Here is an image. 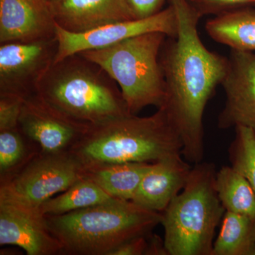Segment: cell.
<instances>
[{"label":"cell","mask_w":255,"mask_h":255,"mask_svg":"<svg viewBox=\"0 0 255 255\" xmlns=\"http://www.w3.org/2000/svg\"><path fill=\"white\" fill-rule=\"evenodd\" d=\"M49 1L52 3L53 2V1H56V0H49Z\"/></svg>","instance_id":"f1b7e54d"},{"label":"cell","mask_w":255,"mask_h":255,"mask_svg":"<svg viewBox=\"0 0 255 255\" xmlns=\"http://www.w3.org/2000/svg\"><path fill=\"white\" fill-rule=\"evenodd\" d=\"M149 234L137 236L125 242L114 250L110 255H147Z\"/></svg>","instance_id":"484cf974"},{"label":"cell","mask_w":255,"mask_h":255,"mask_svg":"<svg viewBox=\"0 0 255 255\" xmlns=\"http://www.w3.org/2000/svg\"><path fill=\"white\" fill-rule=\"evenodd\" d=\"M215 186L226 211L255 217V192L232 166H223L216 172Z\"/></svg>","instance_id":"d6986e66"},{"label":"cell","mask_w":255,"mask_h":255,"mask_svg":"<svg viewBox=\"0 0 255 255\" xmlns=\"http://www.w3.org/2000/svg\"><path fill=\"white\" fill-rule=\"evenodd\" d=\"M178 27L177 15L172 5L150 18L117 21L82 33L67 31L56 24L58 49L54 63L68 55L106 48L144 33L160 32L167 37H176Z\"/></svg>","instance_id":"9c48e42d"},{"label":"cell","mask_w":255,"mask_h":255,"mask_svg":"<svg viewBox=\"0 0 255 255\" xmlns=\"http://www.w3.org/2000/svg\"><path fill=\"white\" fill-rule=\"evenodd\" d=\"M90 127L65 117L37 93L23 99L18 127L42 153L69 152Z\"/></svg>","instance_id":"30bf717a"},{"label":"cell","mask_w":255,"mask_h":255,"mask_svg":"<svg viewBox=\"0 0 255 255\" xmlns=\"http://www.w3.org/2000/svg\"><path fill=\"white\" fill-rule=\"evenodd\" d=\"M19 127L0 130V180H9L40 152L30 149Z\"/></svg>","instance_id":"44dd1931"},{"label":"cell","mask_w":255,"mask_h":255,"mask_svg":"<svg viewBox=\"0 0 255 255\" xmlns=\"http://www.w3.org/2000/svg\"><path fill=\"white\" fill-rule=\"evenodd\" d=\"M84 167L153 163L182 155V143L162 109L149 117L127 116L91 126L70 150Z\"/></svg>","instance_id":"3957f363"},{"label":"cell","mask_w":255,"mask_h":255,"mask_svg":"<svg viewBox=\"0 0 255 255\" xmlns=\"http://www.w3.org/2000/svg\"><path fill=\"white\" fill-rule=\"evenodd\" d=\"M213 255H255V217L226 211Z\"/></svg>","instance_id":"ac0fdd59"},{"label":"cell","mask_w":255,"mask_h":255,"mask_svg":"<svg viewBox=\"0 0 255 255\" xmlns=\"http://www.w3.org/2000/svg\"><path fill=\"white\" fill-rule=\"evenodd\" d=\"M56 36L0 45V94L24 99L36 93L41 79L54 63Z\"/></svg>","instance_id":"ba28073f"},{"label":"cell","mask_w":255,"mask_h":255,"mask_svg":"<svg viewBox=\"0 0 255 255\" xmlns=\"http://www.w3.org/2000/svg\"><path fill=\"white\" fill-rule=\"evenodd\" d=\"M150 165L147 162H119L83 166L84 178L90 179L115 199L131 200Z\"/></svg>","instance_id":"2e32d148"},{"label":"cell","mask_w":255,"mask_h":255,"mask_svg":"<svg viewBox=\"0 0 255 255\" xmlns=\"http://www.w3.org/2000/svg\"><path fill=\"white\" fill-rule=\"evenodd\" d=\"M170 5L176 10L178 33L167 37L160 53L166 85L162 109L182 143L189 163L202 162L205 152L204 115L206 105L221 85L228 58L211 51L199 37L200 18L185 0Z\"/></svg>","instance_id":"6da1fadb"},{"label":"cell","mask_w":255,"mask_h":255,"mask_svg":"<svg viewBox=\"0 0 255 255\" xmlns=\"http://www.w3.org/2000/svg\"><path fill=\"white\" fill-rule=\"evenodd\" d=\"M212 162L194 164L185 187L162 213L169 255H213L216 231L226 210L220 201Z\"/></svg>","instance_id":"5b68a950"},{"label":"cell","mask_w":255,"mask_h":255,"mask_svg":"<svg viewBox=\"0 0 255 255\" xmlns=\"http://www.w3.org/2000/svg\"><path fill=\"white\" fill-rule=\"evenodd\" d=\"M167 1H168L169 2V4H170V3H172V1H175V0H167Z\"/></svg>","instance_id":"83f0119b"},{"label":"cell","mask_w":255,"mask_h":255,"mask_svg":"<svg viewBox=\"0 0 255 255\" xmlns=\"http://www.w3.org/2000/svg\"><path fill=\"white\" fill-rule=\"evenodd\" d=\"M199 18L219 16L235 10L255 8V0H185Z\"/></svg>","instance_id":"603a6c76"},{"label":"cell","mask_w":255,"mask_h":255,"mask_svg":"<svg viewBox=\"0 0 255 255\" xmlns=\"http://www.w3.org/2000/svg\"><path fill=\"white\" fill-rule=\"evenodd\" d=\"M206 31L217 43L231 49L255 51V9L245 8L214 16Z\"/></svg>","instance_id":"e0dca14e"},{"label":"cell","mask_w":255,"mask_h":255,"mask_svg":"<svg viewBox=\"0 0 255 255\" xmlns=\"http://www.w3.org/2000/svg\"><path fill=\"white\" fill-rule=\"evenodd\" d=\"M149 246L147 255H169L164 246V240L157 235L149 234Z\"/></svg>","instance_id":"4316f807"},{"label":"cell","mask_w":255,"mask_h":255,"mask_svg":"<svg viewBox=\"0 0 255 255\" xmlns=\"http://www.w3.org/2000/svg\"><path fill=\"white\" fill-rule=\"evenodd\" d=\"M182 155L151 163L131 201L145 209L162 213L182 191L191 166Z\"/></svg>","instance_id":"5bb4252c"},{"label":"cell","mask_w":255,"mask_h":255,"mask_svg":"<svg viewBox=\"0 0 255 255\" xmlns=\"http://www.w3.org/2000/svg\"><path fill=\"white\" fill-rule=\"evenodd\" d=\"M231 165L248 179L255 192V134L248 128H235L228 148Z\"/></svg>","instance_id":"7402d4cb"},{"label":"cell","mask_w":255,"mask_h":255,"mask_svg":"<svg viewBox=\"0 0 255 255\" xmlns=\"http://www.w3.org/2000/svg\"><path fill=\"white\" fill-rule=\"evenodd\" d=\"M49 0H0V44L56 36Z\"/></svg>","instance_id":"4fadbf2b"},{"label":"cell","mask_w":255,"mask_h":255,"mask_svg":"<svg viewBox=\"0 0 255 255\" xmlns=\"http://www.w3.org/2000/svg\"><path fill=\"white\" fill-rule=\"evenodd\" d=\"M167 35L144 33L80 54L100 65L117 82L130 113L163 105L166 85L160 53Z\"/></svg>","instance_id":"8992f818"},{"label":"cell","mask_w":255,"mask_h":255,"mask_svg":"<svg viewBox=\"0 0 255 255\" xmlns=\"http://www.w3.org/2000/svg\"><path fill=\"white\" fill-rule=\"evenodd\" d=\"M36 93L65 117L86 125L132 114L117 82L100 65L80 53L53 63Z\"/></svg>","instance_id":"7a4b0ae2"},{"label":"cell","mask_w":255,"mask_h":255,"mask_svg":"<svg viewBox=\"0 0 255 255\" xmlns=\"http://www.w3.org/2000/svg\"><path fill=\"white\" fill-rule=\"evenodd\" d=\"M52 6L57 24L72 33L133 19L124 0H56Z\"/></svg>","instance_id":"9a60e30c"},{"label":"cell","mask_w":255,"mask_h":255,"mask_svg":"<svg viewBox=\"0 0 255 255\" xmlns=\"http://www.w3.org/2000/svg\"><path fill=\"white\" fill-rule=\"evenodd\" d=\"M46 217L50 232L63 245V254L110 255L125 242L151 233L161 224L162 215L131 200L114 199Z\"/></svg>","instance_id":"277c9868"},{"label":"cell","mask_w":255,"mask_h":255,"mask_svg":"<svg viewBox=\"0 0 255 255\" xmlns=\"http://www.w3.org/2000/svg\"><path fill=\"white\" fill-rule=\"evenodd\" d=\"M228 58L227 73L221 83L226 102L218 127H246L255 134V53L231 49Z\"/></svg>","instance_id":"8fae6325"},{"label":"cell","mask_w":255,"mask_h":255,"mask_svg":"<svg viewBox=\"0 0 255 255\" xmlns=\"http://www.w3.org/2000/svg\"><path fill=\"white\" fill-rule=\"evenodd\" d=\"M83 178V164L70 151L39 152L14 177L1 183L0 204L40 209L48 199Z\"/></svg>","instance_id":"52a82bcc"},{"label":"cell","mask_w":255,"mask_h":255,"mask_svg":"<svg viewBox=\"0 0 255 255\" xmlns=\"http://www.w3.org/2000/svg\"><path fill=\"white\" fill-rule=\"evenodd\" d=\"M0 246L18 247L28 255H55L63 251L39 209L8 204H0Z\"/></svg>","instance_id":"7c38bea8"},{"label":"cell","mask_w":255,"mask_h":255,"mask_svg":"<svg viewBox=\"0 0 255 255\" xmlns=\"http://www.w3.org/2000/svg\"><path fill=\"white\" fill-rule=\"evenodd\" d=\"M23 101L18 96L0 94V130L18 127Z\"/></svg>","instance_id":"cb8c5ba5"},{"label":"cell","mask_w":255,"mask_h":255,"mask_svg":"<svg viewBox=\"0 0 255 255\" xmlns=\"http://www.w3.org/2000/svg\"><path fill=\"white\" fill-rule=\"evenodd\" d=\"M114 199L95 182L83 178L59 195L48 199L39 210L44 216H59Z\"/></svg>","instance_id":"ffe728a7"},{"label":"cell","mask_w":255,"mask_h":255,"mask_svg":"<svg viewBox=\"0 0 255 255\" xmlns=\"http://www.w3.org/2000/svg\"><path fill=\"white\" fill-rule=\"evenodd\" d=\"M133 19H145L162 11L167 0H124Z\"/></svg>","instance_id":"d4e9b609"}]
</instances>
